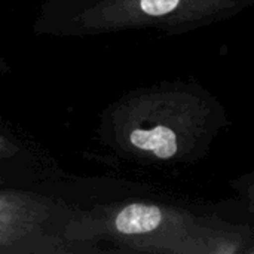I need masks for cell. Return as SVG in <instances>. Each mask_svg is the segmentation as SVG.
<instances>
[{"label":"cell","mask_w":254,"mask_h":254,"mask_svg":"<svg viewBox=\"0 0 254 254\" xmlns=\"http://www.w3.org/2000/svg\"><path fill=\"white\" fill-rule=\"evenodd\" d=\"M234 188H235L240 193H243L241 196L247 199L249 207L254 211V173L246 176V177H243V179L238 180V182H235V183H234Z\"/></svg>","instance_id":"7a4b0ae2"},{"label":"cell","mask_w":254,"mask_h":254,"mask_svg":"<svg viewBox=\"0 0 254 254\" xmlns=\"http://www.w3.org/2000/svg\"><path fill=\"white\" fill-rule=\"evenodd\" d=\"M147 124L129 131V143L159 161L196 164L229 125L220 100L199 83L171 85L149 100Z\"/></svg>","instance_id":"6da1fadb"}]
</instances>
